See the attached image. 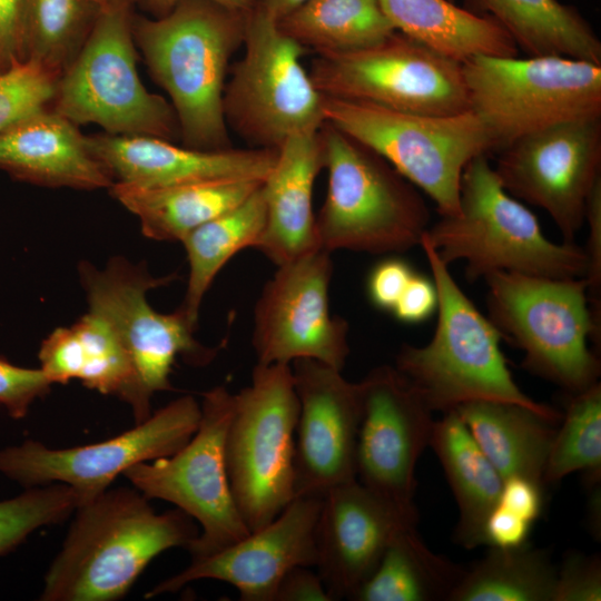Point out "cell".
<instances>
[{
  "label": "cell",
  "instance_id": "6",
  "mask_svg": "<svg viewBox=\"0 0 601 601\" xmlns=\"http://www.w3.org/2000/svg\"><path fill=\"white\" fill-rule=\"evenodd\" d=\"M489 319L523 351L522 365L570 395L599 382L600 345L584 278H551L493 272L484 278Z\"/></svg>",
  "mask_w": 601,
  "mask_h": 601
},
{
  "label": "cell",
  "instance_id": "4",
  "mask_svg": "<svg viewBox=\"0 0 601 601\" xmlns=\"http://www.w3.org/2000/svg\"><path fill=\"white\" fill-rule=\"evenodd\" d=\"M441 217L424 237L446 265L464 260L470 282L493 272L585 277L583 247L545 237L536 216L502 187L486 155L463 170L457 214Z\"/></svg>",
  "mask_w": 601,
  "mask_h": 601
},
{
  "label": "cell",
  "instance_id": "14",
  "mask_svg": "<svg viewBox=\"0 0 601 601\" xmlns=\"http://www.w3.org/2000/svg\"><path fill=\"white\" fill-rule=\"evenodd\" d=\"M199 420V403L186 395L100 443L50 449L28 440L2 449L0 472L26 489L66 484L77 493L80 505L108 490L132 465L176 453L191 439Z\"/></svg>",
  "mask_w": 601,
  "mask_h": 601
},
{
  "label": "cell",
  "instance_id": "10",
  "mask_svg": "<svg viewBox=\"0 0 601 601\" xmlns=\"http://www.w3.org/2000/svg\"><path fill=\"white\" fill-rule=\"evenodd\" d=\"M470 109L496 150L543 128L601 117V65L561 56H474L462 62Z\"/></svg>",
  "mask_w": 601,
  "mask_h": 601
},
{
  "label": "cell",
  "instance_id": "48",
  "mask_svg": "<svg viewBox=\"0 0 601 601\" xmlns=\"http://www.w3.org/2000/svg\"><path fill=\"white\" fill-rule=\"evenodd\" d=\"M184 0H132V3L136 2L140 8L147 11L152 18H158L167 14L171 11L179 2ZM218 3H221L226 7L234 8L237 10L249 11L253 9L258 0H213Z\"/></svg>",
  "mask_w": 601,
  "mask_h": 601
},
{
  "label": "cell",
  "instance_id": "25",
  "mask_svg": "<svg viewBox=\"0 0 601 601\" xmlns=\"http://www.w3.org/2000/svg\"><path fill=\"white\" fill-rule=\"evenodd\" d=\"M324 168L319 130L292 135L263 183L266 226L259 249L276 266L319 248L313 189Z\"/></svg>",
  "mask_w": 601,
  "mask_h": 601
},
{
  "label": "cell",
  "instance_id": "20",
  "mask_svg": "<svg viewBox=\"0 0 601 601\" xmlns=\"http://www.w3.org/2000/svg\"><path fill=\"white\" fill-rule=\"evenodd\" d=\"M322 499L295 496L270 523L217 552L191 559L186 569L154 587L148 598L213 579L235 587L243 601H274L290 569L315 566V528Z\"/></svg>",
  "mask_w": 601,
  "mask_h": 601
},
{
  "label": "cell",
  "instance_id": "37",
  "mask_svg": "<svg viewBox=\"0 0 601 601\" xmlns=\"http://www.w3.org/2000/svg\"><path fill=\"white\" fill-rule=\"evenodd\" d=\"M78 504L77 493L62 483L28 487L16 497L0 501V555L37 529L65 521Z\"/></svg>",
  "mask_w": 601,
  "mask_h": 601
},
{
  "label": "cell",
  "instance_id": "41",
  "mask_svg": "<svg viewBox=\"0 0 601 601\" xmlns=\"http://www.w3.org/2000/svg\"><path fill=\"white\" fill-rule=\"evenodd\" d=\"M415 270L405 259L387 255L370 270L366 295L371 304L382 312L391 313Z\"/></svg>",
  "mask_w": 601,
  "mask_h": 601
},
{
  "label": "cell",
  "instance_id": "12",
  "mask_svg": "<svg viewBox=\"0 0 601 601\" xmlns=\"http://www.w3.org/2000/svg\"><path fill=\"white\" fill-rule=\"evenodd\" d=\"M308 72L331 98L434 116L471 110L462 62L398 31L365 49L317 55Z\"/></svg>",
  "mask_w": 601,
  "mask_h": 601
},
{
  "label": "cell",
  "instance_id": "9",
  "mask_svg": "<svg viewBox=\"0 0 601 601\" xmlns=\"http://www.w3.org/2000/svg\"><path fill=\"white\" fill-rule=\"evenodd\" d=\"M132 3L101 9L81 51L57 81L50 107L77 126L96 124L105 132L152 136L175 141V110L149 92L137 71Z\"/></svg>",
  "mask_w": 601,
  "mask_h": 601
},
{
  "label": "cell",
  "instance_id": "44",
  "mask_svg": "<svg viewBox=\"0 0 601 601\" xmlns=\"http://www.w3.org/2000/svg\"><path fill=\"white\" fill-rule=\"evenodd\" d=\"M496 504L533 524L543 508V486L524 477L505 479Z\"/></svg>",
  "mask_w": 601,
  "mask_h": 601
},
{
  "label": "cell",
  "instance_id": "26",
  "mask_svg": "<svg viewBox=\"0 0 601 601\" xmlns=\"http://www.w3.org/2000/svg\"><path fill=\"white\" fill-rule=\"evenodd\" d=\"M263 183L218 179L159 188L115 183L109 189L139 218L146 237L181 242L194 229L242 204Z\"/></svg>",
  "mask_w": 601,
  "mask_h": 601
},
{
  "label": "cell",
  "instance_id": "18",
  "mask_svg": "<svg viewBox=\"0 0 601 601\" xmlns=\"http://www.w3.org/2000/svg\"><path fill=\"white\" fill-rule=\"evenodd\" d=\"M359 384L357 481L417 524L415 469L430 446L433 412L395 366L375 367Z\"/></svg>",
  "mask_w": 601,
  "mask_h": 601
},
{
  "label": "cell",
  "instance_id": "19",
  "mask_svg": "<svg viewBox=\"0 0 601 601\" xmlns=\"http://www.w3.org/2000/svg\"><path fill=\"white\" fill-rule=\"evenodd\" d=\"M292 367V365H290ZM299 402L295 433V496H323L357 480L356 451L363 413L361 384L321 362L292 367Z\"/></svg>",
  "mask_w": 601,
  "mask_h": 601
},
{
  "label": "cell",
  "instance_id": "47",
  "mask_svg": "<svg viewBox=\"0 0 601 601\" xmlns=\"http://www.w3.org/2000/svg\"><path fill=\"white\" fill-rule=\"evenodd\" d=\"M298 565L282 579L274 601H333L318 572Z\"/></svg>",
  "mask_w": 601,
  "mask_h": 601
},
{
  "label": "cell",
  "instance_id": "2",
  "mask_svg": "<svg viewBox=\"0 0 601 601\" xmlns=\"http://www.w3.org/2000/svg\"><path fill=\"white\" fill-rule=\"evenodd\" d=\"M75 512L45 577L42 601L119 600L154 558L188 549L199 534L187 513H156L137 489H108Z\"/></svg>",
  "mask_w": 601,
  "mask_h": 601
},
{
  "label": "cell",
  "instance_id": "29",
  "mask_svg": "<svg viewBox=\"0 0 601 601\" xmlns=\"http://www.w3.org/2000/svg\"><path fill=\"white\" fill-rule=\"evenodd\" d=\"M396 31L460 62L474 56L516 57L518 47L490 16L450 0H377Z\"/></svg>",
  "mask_w": 601,
  "mask_h": 601
},
{
  "label": "cell",
  "instance_id": "50",
  "mask_svg": "<svg viewBox=\"0 0 601 601\" xmlns=\"http://www.w3.org/2000/svg\"><path fill=\"white\" fill-rule=\"evenodd\" d=\"M96 1L100 4L101 9L122 4V3H129V2L132 3V0H96Z\"/></svg>",
  "mask_w": 601,
  "mask_h": 601
},
{
  "label": "cell",
  "instance_id": "30",
  "mask_svg": "<svg viewBox=\"0 0 601 601\" xmlns=\"http://www.w3.org/2000/svg\"><path fill=\"white\" fill-rule=\"evenodd\" d=\"M529 57L561 56L601 65V41L579 11L558 0H473Z\"/></svg>",
  "mask_w": 601,
  "mask_h": 601
},
{
  "label": "cell",
  "instance_id": "8",
  "mask_svg": "<svg viewBox=\"0 0 601 601\" xmlns=\"http://www.w3.org/2000/svg\"><path fill=\"white\" fill-rule=\"evenodd\" d=\"M298 414L288 364L257 363L250 385L234 394L225 462L234 501L250 532L270 523L295 497Z\"/></svg>",
  "mask_w": 601,
  "mask_h": 601
},
{
  "label": "cell",
  "instance_id": "51",
  "mask_svg": "<svg viewBox=\"0 0 601 601\" xmlns=\"http://www.w3.org/2000/svg\"><path fill=\"white\" fill-rule=\"evenodd\" d=\"M450 1H453V0H450Z\"/></svg>",
  "mask_w": 601,
  "mask_h": 601
},
{
  "label": "cell",
  "instance_id": "15",
  "mask_svg": "<svg viewBox=\"0 0 601 601\" xmlns=\"http://www.w3.org/2000/svg\"><path fill=\"white\" fill-rule=\"evenodd\" d=\"M78 269L90 312L115 328L147 396L173 390L169 376L178 356L194 365L208 364L215 357L217 349L196 341V326L180 307L161 314L147 300L149 289L170 283L175 275L154 277L145 265L122 257L111 258L102 270L88 262L80 263Z\"/></svg>",
  "mask_w": 601,
  "mask_h": 601
},
{
  "label": "cell",
  "instance_id": "1",
  "mask_svg": "<svg viewBox=\"0 0 601 601\" xmlns=\"http://www.w3.org/2000/svg\"><path fill=\"white\" fill-rule=\"evenodd\" d=\"M247 13L213 0H184L162 17L132 14L136 48L169 96L186 147H233L223 96L229 62L244 43Z\"/></svg>",
  "mask_w": 601,
  "mask_h": 601
},
{
  "label": "cell",
  "instance_id": "5",
  "mask_svg": "<svg viewBox=\"0 0 601 601\" xmlns=\"http://www.w3.org/2000/svg\"><path fill=\"white\" fill-rule=\"evenodd\" d=\"M319 135L328 185L315 216L318 247L386 256L420 247L431 214L418 188L329 122Z\"/></svg>",
  "mask_w": 601,
  "mask_h": 601
},
{
  "label": "cell",
  "instance_id": "28",
  "mask_svg": "<svg viewBox=\"0 0 601 601\" xmlns=\"http://www.w3.org/2000/svg\"><path fill=\"white\" fill-rule=\"evenodd\" d=\"M430 446L443 467L459 508L455 542L466 549L485 544V521L499 500L503 479L456 410L445 412L434 421Z\"/></svg>",
  "mask_w": 601,
  "mask_h": 601
},
{
  "label": "cell",
  "instance_id": "42",
  "mask_svg": "<svg viewBox=\"0 0 601 601\" xmlns=\"http://www.w3.org/2000/svg\"><path fill=\"white\" fill-rule=\"evenodd\" d=\"M584 221L589 228L587 245L583 247L588 259L584 279L592 316L601 327V179L588 197Z\"/></svg>",
  "mask_w": 601,
  "mask_h": 601
},
{
  "label": "cell",
  "instance_id": "35",
  "mask_svg": "<svg viewBox=\"0 0 601 601\" xmlns=\"http://www.w3.org/2000/svg\"><path fill=\"white\" fill-rule=\"evenodd\" d=\"M100 12L96 0H23L21 61L59 79L81 51Z\"/></svg>",
  "mask_w": 601,
  "mask_h": 601
},
{
  "label": "cell",
  "instance_id": "23",
  "mask_svg": "<svg viewBox=\"0 0 601 601\" xmlns=\"http://www.w3.org/2000/svg\"><path fill=\"white\" fill-rule=\"evenodd\" d=\"M0 170L47 187L92 190L114 185L78 126L49 106L0 130Z\"/></svg>",
  "mask_w": 601,
  "mask_h": 601
},
{
  "label": "cell",
  "instance_id": "3",
  "mask_svg": "<svg viewBox=\"0 0 601 601\" xmlns=\"http://www.w3.org/2000/svg\"><path fill=\"white\" fill-rule=\"evenodd\" d=\"M420 247L437 290V323L426 345L401 346L395 368L432 412L445 413L477 401L504 402L529 407L556 423L558 411L518 386L501 349V333L461 289L424 235Z\"/></svg>",
  "mask_w": 601,
  "mask_h": 601
},
{
  "label": "cell",
  "instance_id": "31",
  "mask_svg": "<svg viewBox=\"0 0 601 601\" xmlns=\"http://www.w3.org/2000/svg\"><path fill=\"white\" fill-rule=\"evenodd\" d=\"M464 572V566L430 550L416 525H405L395 532L353 600L449 601Z\"/></svg>",
  "mask_w": 601,
  "mask_h": 601
},
{
  "label": "cell",
  "instance_id": "34",
  "mask_svg": "<svg viewBox=\"0 0 601 601\" xmlns=\"http://www.w3.org/2000/svg\"><path fill=\"white\" fill-rule=\"evenodd\" d=\"M558 568L528 542L494 548L465 572L449 601H554Z\"/></svg>",
  "mask_w": 601,
  "mask_h": 601
},
{
  "label": "cell",
  "instance_id": "33",
  "mask_svg": "<svg viewBox=\"0 0 601 601\" xmlns=\"http://www.w3.org/2000/svg\"><path fill=\"white\" fill-rule=\"evenodd\" d=\"M277 24L316 55L365 49L396 31L377 0H307Z\"/></svg>",
  "mask_w": 601,
  "mask_h": 601
},
{
  "label": "cell",
  "instance_id": "17",
  "mask_svg": "<svg viewBox=\"0 0 601 601\" xmlns=\"http://www.w3.org/2000/svg\"><path fill=\"white\" fill-rule=\"evenodd\" d=\"M331 253L317 248L277 266L254 309L258 364L309 358L342 371L349 354L348 324L329 311Z\"/></svg>",
  "mask_w": 601,
  "mask_h": 601
},
{
  "label": "cell",
  "instance_id": "40",
  "mask_svg": "<svg viewBox=\"0 0 601 601\" xmlns=\"http://www.w3.org/2000/svg\"><path fill=\"white\" fill-rule=\"evenodd\" d=\"M601 560L597 554L565 553L556 571L554 601H600Z\"/></svg>",
  "mask_w": 601,
  "mask_h": 601
},
{
  "label": "cell",
  "instance_id": "16",
  "mask_svg": "<svg viewBox=\"0 0 601 601\" xmlns=\"http://www.w3.org/2000/svg\"><path fill=\"white\" fill-rule=\"evenodd\" d=\"M493 168L511 196L544 209L563 242L574 243L588 197L601 179V117L522 136L500 149Z\"/></svg>",
  "mask_w": 601,
  "mask_h": 601
},
{
  "label": "cell",
  "instance_id": "27",
  "mask_svg": "<svg viewBox=\"0 0 601 601\" xmlns=\"http://www.w3.org/2000/svg\"><path fill=\"white\" fill-rule=\"evenodd\" d=\"M456 412L503 480L518 476L544 486L554 422L529 407L504 402H470Z\"/></svg>",
  "mask_w": 601,
  "mask_h": 601
},
{
  "label": "cell",
  "instance_id": "24",
  "mask_svg": "<svg viewBox=\"0 0 601 601\" xmlns=\"http://www.w3.org/2000/svg\"><path fill=\"white\" fill-rule=\"evenodd\" d=\"M40 368L52 384L76 378L101 394L130 405L136 424L151 415L134 364L119 335L101 315L90 312L68 327L56 328L41 343Z\"/></svg>",
  "mask_w": 601,
  "mask_h": 601
},
{
  "label": "cell",
  "instance_id": "36",
  "mask_svg": "<svg viewBox=\"0 0 601 601\" xmlns=\"http://www.w3.org/2000/svg\"><path fill=\"white\" fill-rule=\"evenodd\" d=\"M561 427L553 437L543 482L556 483L582 471L587 483L601 475V384L571 395Z\"/></svg>",
  "mask_w": 601,
  "mask_h": 601
},
{
  "label": "cell",
  "instance_id": "11",
  "mask_svg": "<svg viewBox=\"0 0 601 601\" xmlns=\"http://www.w3.org/2000/svg\"><path fill=\"white\" fill-rule=\"evenodd\" d=\"M243 49L224 89L228 129L253 148L277 150L294 134L319 130L324 95L302 63L307 50L258 1L247 13Z\"/></svg>",
  "mask_w": 601,
  "mask_h": 601
},
{
  "label": "cell",
  "instance_id": "49",
  "mask_svg": "<svg viewBox=\"0 0 601 601\" xmlns=\"http://www.w3.org/2000/svg\"><path fill=\"white\" fill-rule=\"evenodd\" d=\"M306 1L307 0H258V4L269 17L278 21Z\"/></svg>",
  "mask_w": 601,
  "mask_h": 601
},
{
  "label": "cell",
  "instance_id": "13",
  "mask_svg": "<svg viewBox=\"0 0 601 601\" xmlns=\"http://www.w3.org/2000/svg\"><path fill=\"white\" fill-rule=\"evenodd\" d=\"M234 410V394L224 386L203 394L200 420L191 439L170 456L141 462L124 475L147 499L173 503L201 532L187 549L191 559L217 552L250 533L229 486L225 439Z\"/></svg>",
  "mask_w": 601,
  "mask_h": 601
},
{
  "label": "cell",
  "instance_id": "45",
  "mask_svg": "<svg viewBox=\"0 0 601 601\" xmlns=\"http://www.w3.org/2000/svg\"><path fill=\"white\" fill-rule=\"evenodd\" d=\"M532 523L495 504L484 525L485 544L494 548H513L528 542Z\"/></svg>",
  "mask_w": 601,
  "mask_h": 601
},
{
  "label": "cell",
  "instance_id": "43",
  "mask_svg": "<svg viewBox=\"0 0 601 601\" xmlns=\"http://www.w3.org/2000/svg\"><path fill=\"white\" fill-rule=\"evenodd\" d=\"M437 304L433 279L415 273L391 313L401 323L418 324L436 313Z\"/></svg>",
  "mask_w": 601,
  "mask_h": 601
},
{
  "label": "cell",
  "instance_id": "38",
  "mask_svg": "<svg viewBox=\"0 0 601 601\" xmlns=\"http://www.w3.org/2000/svg\"><path fill=\"white\" fill-rule=\"evenodd\" d=\"M58 79L32 62L0 73V130L19 118L48 107Z\"/></svg>",
  "mask_w": 601,
  "mask_h": 601
},
{
  "label": "cell",
  "instance_id": "21",
  "mask_svg": "<svg viewBox=\"0 0 601 601\" xmlns=\"http://www.w3.org/2000/svg\"><path fill=\"white\" fill-rule=\"evenodd\" d=\"M405 525L417 524L357 480L323 495L315 528V566L333 600H353L395 532Z\"/></svg>",
  "mask_w": 601,
  "mask_h": 601
},
{
  "label": "cell",
  "instance_id": "22",
  "mask_svg": "<svg viewBox=\"0 0 601 601\" xmlns=\"http://www.w3.org/2000/svg\"><path fill=\"white\" fill-rule=\"evenodd\" d=\"M86 138L114 184L144 188L218 179L264 181L278 155L277 149L253 147L201 150L152 136L101 132Z\"/></svg>",
  "mask_w": 601,
  "mask_h": 601
},
{
  "label": "cell",
  "instance_id": "46",
  "mask_svg": "<svg viewBox=\"0 0 601 601\" xmlns=\"http://www.w3.org/2000/svg\"><path fill=\"white\" fill-rule=\"evenodd\" d=\"M23 0H0V73L21 61Z\"/></svg>",
  "mask_w": 601,
  "mask_h": 601
},
{
  "label": "cell",
  "instance_id": "32",
  "mask_svg": "<svg viewBox=\"0 0 601 601\" xmlns=\"http://www.w3.org/2000/svg\"><path fill=\"white\" fill-rule=\"evenodd\" d=\"M262 186L242 204L194 229L181 240L189 275L179 307L195 326L201 302L219 270L238 252L259 245L266 226Z\"/></svg>",
  "mask_w": 601,
  "mask_h": 601
},
{
  "label": "cell",
  "instance_id": "7",
  "mask_svg": "<svg viewBox=\"0 0 601 601\" xmlns=\"http://www.w3.org/2000/svg\"><path fill=\"white\" fill-rule=\"evenodd\" d=\"M324 115L325 121L377 152L426 194L441 216L459 211L465 166L496 150L489 129L472 110L422 115L324 96Z\"/></svg>",
  "mask_w": 601,
  "mask_h": 601
},
{
  "label": "cell",
  "instance_id": "39",
  "mask_svg": "<svg viewBox=\"0 0 601 601\" xmlns=\"http://www.w3.org/2000/svg\"><path fill=\"white\" fill-rule=\"evenodd\" d=\"M51 385L41 368L16 366L0 355V405L12 418H23L31 404L50 392Z\"/></svg>",
  "mask_w": 601,
  "mask_h": 601
}]
</instances>
